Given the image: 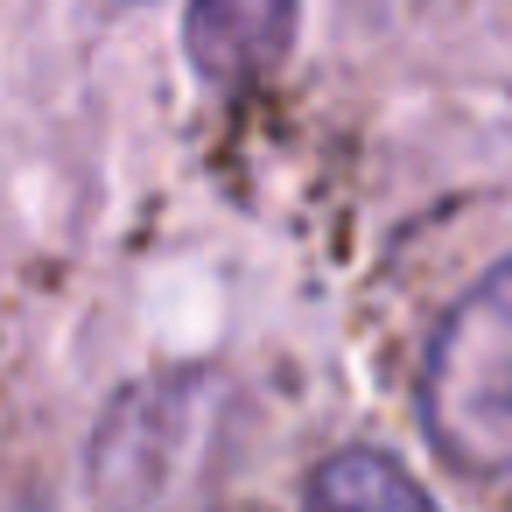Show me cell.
<instances>
[{"instance_id":"cell-1","label":"cell","mask_w":512,"mask_h":512,"mask_svg":"<svg viewBox=\"0 0 512 512\" xmlns=\"http://www.w3.org/2000/svg\"><path fill=\"white\" fill-rule=\"evenodd\" d=\"M421 428L463 477L512 484V260L470 281L421 358Z\"/></svg>"},{"instance_id":"cell-2","label":"cell","mask_w":512,"mask_h":512,"mask_svg":"<svg viewBox=\"0 0 512 512\" xmlns=\"http://www.w3.org/2000/svg\"><path fill=\"white\" fill-rule=\"evenodd\" d=\"M302 512H435V505L386 449H337L316 463Z\"/></svg>"}]
</instances>
